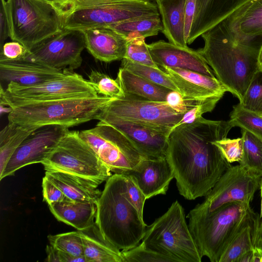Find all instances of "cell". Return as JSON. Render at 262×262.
I'll use <instances>...</instances> for the list:
<instances>
[{
	"label": "cell",
	"instance_id": "obj_1",
	"mask_svg": "<svg viewBox=\"0 0 262 262\" xmlns=\"http://www.w3.org/2000/svg\"><path fill=\"white\" fill-rule=\"evenodd\" d=\"M232 127L229 121L202 116L171 130L166 158L179 193L185 199L205 196L231 166L214 142L227 138Z\"/></svg>",
	"mask_w": 262,
	"mask_h": 262
},
{
	"label": "cell",
	"instance_id": "obj_2",
	"mask_svg": "<svg viewBox=\"0 0 262 262\" xmlns=\"http://www.w3.org/2000/svg\"><path fill=\"white\" fill-rule=\"evenodd\" d=\"M201 36L204 46L198 50L216 78L240 101L254 75L259 70L262 36L236 39L223 21Z\"/></svg>",
	"mask_w": 262,
	"mask_h": 262
},
{
	"label": "cell",
	"instance_id": "obj_3",
	"mask_svg": "<svg viewBox=\"0 0 262 262\" xmlns=\"http://www.w3.org/2000/svg\"><path fill=\"white\" fill-rule=\"evenodd\" d=\"M125 177L114 173L106 181L97 203L95 223L106 239L119 250L139 244L147 225L124 194Z\"/></svg>",
	"mask_w": 262,
	"mask_h": 262
},
{
	"label": "cell",
	"instance_id": "obj_4",
	"mask_svg": "<svg viewBox=\"0 0 262 262\" xmlns=\"http://www.w3.org/2000/svg\"><path fill=\"white\" fill-rule=\"evenodd\" d=\"M258 215L250 204L232 202L211 212L194 208L187 217L189 230L201 256L207 257L211 262H219L233 238Z\"/></svg>",
	"mask_w": 262,
	"mask_h": 262
},
{
	"label": "cell",
	"instance_id": "obj_5",
	"mask_svg": "<svg viewBox=\"0 0 262 262\" xmlns=\"http://www.w3.org/2000/svg\"><path fill=\"white\" fill-rule=\"evenodd\" d=\"M57 10L63 29L84 30L107 27L133 18L160 15L151 0H44Z\"/></svg>",
	"mask_w": 262,
	"mask_h": 262
},
{
	"label": "cell",
	"instance_id": "obj_6",
	"mask_svg": "<svg viewBox=\"0 0 262 262\" xmlns=\"http://www.w3.org/2000/svg\"><path fill=\"white\" fill-rule=\"evenodd\" d=\"M114 99L99 95L31 103L13 108L8 119L9 123L31 132L48 125L69 128L97 119L101 112Z\"/></svg>",
	"mask_w": 262,
	"mask_h": 262
},
{
	"label": "cell",
	"instance_id": "obj_7",
	"mask_svg": "<svg viewBox=\"0 0 262 262\" xmlns=\"http://www.w3.org/2000/svg\"><path fill=\"white\" fill-rule=\"evenodd\" d=\"M142 243L172 262H201V256L187 224L184 210L178 201L147 226Z\"/></svg>",
	"mask_w": 262,
	"mask_h": 262
},
{
	"label": "cell",
	"instance_id": "obj_8",
	"mask_svg": "<svg viewBox=\"0 0 262 262\" xmlns=\"http://www.w3.org/2000/svg\"><path fill=\"white\" fill-rule=\"evenodd\" d=\"M10 36L28 51L63 29L57 10L44 0H7Z\"/></svg>",
	"mask_w": 262,
	"mask_h": 262
},
{
	"label": "cell",
	"instance_id": "obj_9",
	"mask_svg": "<svg viewBox=\"0 0 262 262\" xmlns=\"http://www.w3.org/2000/svg\"><path fill=\"white\" fill-rule=\"evenodd\" d=\"M46 171L63 172L101 184L111 171L79 135L68 130L41 163Z\"/></svg>",
	"mask_w": 262,
	"mask_h": 262
},
{
	"label": "cell",
	"instance_id": "obj_10",
	"mask_svg": "<svg viewBox=\"0 0 262 262\" xmlns=\"http://www.w3.org/2000/svg\"><path fill=\"white\" fill-rule=\"evenodd\" d=\"M0 92V104L12 108L31 103L99 95L88 80L72 70L62 77L32 86L11 82L5 90L1 85Z\"/></svg>",
	"mask_w": 262,
	"mask_h": 262
},
{
	"label": "cell",
	"instance_id": "obj_11",
	"mask_svg": "<svg viewBox=\"0 0 262 262\" xmlns=\"http://www.w3.org/2000/svg\"><path fill=\"white\" fill-rule=\"evenodd\" d=\"M79 135L114 173H125L144 158L123 133L102 121Z\"/></svg>",
	"mask_w": 262,
	"mask_h": 262
},
{
	"label": "cell",
	"instance_id": "obj_12",
	"mask_svg": "<svg viewBox=\"0 0 262 262\" xmlns=\"http://www.w3.org/2000/svg\"><path fill=\"white\" fill-rule=\"evenodd\" d=\"M102 111L154 128L168 136L184 114L176 111L167 101H154L128 94L114 99Z\"/></svg>",
	"mask_w": 262,
	"mask_h": 262
},
{
	"label": "cell",
	"instance_id": "obj_13",
	"mask_svg": "<svg viewBox=\"0 0 262 262\" xmlns=\"http://www.w3.org/2000/svg\"><path fill=\"white\" fill-rule=\"evenodd\" d=\"M85 48L83 31L63 29L34 46L24 58L53 68L74 71L81 65Z\"/></svg>",
	"mask_w": 262,
	"mask_h": 262
},
{
	"label": "cell",
	"instance_id": "obj_14",
	"mask_svg": "<svg viewBox=\"0 0 262 262\" xmlns=\"http://www.w3.org/2000/svg\"><path fill=\"white\" fill-rule=\"evenodd\" d=\"M261 178L239 164L231 166L205 196L204 202L194 208L202 212H211L230 203L250 204L260 188Z\"/></svg>",
	"mask_w": 262,
	"mask_h": 262
},
{
	"label": "cell",
	"instance_id": "obj_15",
	"mask_svg": "<svg viewBox=\"0 0 262 262\" xmlns=\"http://www.w3.org/2000/svg\"><path fill=\"white\" fill-rule=\"evenodd\" d=\"M68 128L61 125H48L33 131L12 155L0 174V180L13 175L26 166L41 163L69 130Z\"/></svg>",
	"mask_w": 262,
	"mask_h": 262
},
{
	"label": "cell",
	"instance_id": "obj_16",
	"mask_svg": "<svg viewBox=\"0 0 262 262\" xmlns=\"http://www.w3.org/2000/svg\"><path fill=\"white\" fill-rule=\"evenodd\" d=\"M123 133L144 158L166 157L168 136L154 128L110 115L102 111L97 119Z\"/></svg>",
	"mask_w": 262,
	"mask_h": 262
},
{
	"label": "cell",
	"instance_id": "obj_17",
	"mask_svg": "<svg viewBox=\"0 0 262 262\" xmlns=\"http://www.w3.org/2000/svg\"><path fill=\"white\" fill-rule=\"evenodd\" d=\"M69 69L59 70L24 57L11 59L0 55V79L24 86L37 85L64 76Z\"/></svg>",
	"mask_w": 262,
	"mask_h": 262
},
{
	"label": "cell",
	"instance_id": "obj_18",
	"mask_svg": "<svg viewBox=\"0 0 262 262\" xmlns=\"http://www.w3.org/2000/svg\"><path fill=\"white\" fill-rule=\"evenodd\" d=\"M154 61L160 68H181L214 77L205 58L199 52L160 40L147 44Z\"/></svg>",
	"mask_w": 262,
	"mask_h": 262
},
{
	"label": "cell",
	"instance_id": "obj_19",
	"mask_svg": "<svg viewBox=\"0 0 262 262\" xmlns=\"http://www.w3.org/2000/svg\"><path fill=\"white\" fill-rule=\"evenodd\" d=\"M166 73L185 101H198L209 98L223 97L229 92L216 78L181 68H160Z\"/></svg>",
	"mask_w": 262,
	"mask_h": 262
},
{
	"label": "cell",
	"instance_id": "obj_20",
	"mask_svg": "<svg viewBox=\"0 0 262 262\" xmlns=\"http://www.w3.org/2000/svg\"><path fill=\"white\" fill-rule=\"evenodd\" d=\"M124 174L131 176L147 199L165 194L174 178L172 168L166 157L143 158L133 169Z\"/></svg>",
	"mask_w": 262,
	"mask_h": 262
},
{
	"label": "cell",
	"instance_id": "obj_21",
	"mask_svg": "<svg viewBox=\"0 0 262 262\" xmlns=\"http://www.w3.org/2000/svg\"><path fill=\"white\" fill-rule=\"evenodd\" d=\"M249 0H196L195 10L187 43L214 27Z\"/></svg>",
	"mask_w": 262,
	"mask_h": 262
},
{
	"label": "cell",
	"instance_id": "obj_22",
	"mask_svg": "<svg viewBox=\"0 0 262 262\" xmlns=\"http://www.w3.org/2000/svg\"><path fill=\"white\" fill-rule=\"evenodd\" d=\"M85 48L97 60L110 62L123 59L127 40L122 35L107 27L83 30Z\"/></svg>",
	"mask_w": 262,
	"mask_h": 262
},
{
	"label": "cell",
	"instance_id": "obj_23",
	"mask_svg": "<svg viewBox=\"0 0 262 262\" xmlns=\"http://www.w3.org/2000/svg\"><path fill=\"white\" fill-rule=\"evenodd\" d=\"M222 21L236 39L262 36V0H249Z\"/></svg>",
	"mask_w": 262,
	"mask_h": 262
},
{
	"label": "cell",
	"instance_id": "obj_24",
	"mask_svg": "<svg viewBox=\"0 0 262 262\" xmlns=\"http://www.w3.org/2000/svg\"><path fill=\"white\" fill-rule=\"evenodd\" d=\"M45 176L70 200L97 204L101 194L97 184L70 173L47 170Z\"/></svg>",
	"mask_w": 262,
	"mask_h": 262
},
{
	"label": "cell",
	"instance_id": "obj_25",
	"mask_svg": "<svg viewBox=\"0 0 262 262\" xmlns=\"http://www.w3.org/2000/svg\"><path fill=\"white\" fill-rule=\"evenodd\" d=\"M49 209L58 221L77 230H83L95 221L97 204L67 200L49 205Z\"/></svg>",
	"mask_w": 262,
	"mask_h": 262
},
{
	"label": "cell",
	"instance_id": "obj_26",
	"mask_svg": "<svg viewBox=\"0 0 262 262\" xmlns=\"http://www.w3.org/2000/svg\"><path fill=\"white\" fill-rule=\"evenodd\" d=\"M163 26L162 32L169 42L186 47L184 9L185 0H155Z\"/></svg>",
	"mask_w": 262,
	"mask_h": 262
},
{
	"label": "cell",
	"instance_id": "obj_27",
	"mask_svg": "<svg viewBox=\"0 0 262 262\" xmlns=\"http://www.w3.org/2000/svg\"><path fill=\"white\" fill-rule=\"evenodd\" d=\"M79 231L86 262H123L120 250L105 238L95 222Z\"/></svg>",
	"mask_w": 262,
	"mask_h": 262
},
{
	"label": "cell",
	"instance_id": "obj_28",
	"mask_svg": "<svg viewBox=\"0 0 262 262\" xmlns=\"http://www.w3.org/2000/svg\"><path fill=\"white\" fill-rule=\"evenodd\" d=\"M116 80L124 94L154 101H166L167 95L172 91L121 67L118 71Z\"/></svg>",
	"mask_w": 262,
	"mask_h": 262
},
{
	"label": "cell",
	"instance_id": "obj_29",
	"mask_svg": "<svg viewBox=\"0 0 262 262\" xmlns=\"http://www.w3.org/2000/svg\"><path fill=\"white\" fill-rule=\"evenodd\" d=\"M127 41L137 38L157 35L163 30L160 15H152L128 19L108 27Z\"/></svg>",
	"mask_w": 262,
	"mask_h": 262
},
{
	"label": "cell",
	"instance_id": "obj_30",
	"mask_svg": "<svg viewBox=\"0 0 262 262\" xmlns=\"http://www.w3.org/2000/svg\"><path fill=\"white\" fill-rule=\"evenodd\" d=\"M260 219L243 228L226 248L219 262H237L239 257L246 252L254 248L255 234Z\"/></svg>",
	"mask_w": 262,
	"mask_h": 262
},
{
	"label": "cell",
	"instance_id": "obj_31",
	"mask_svg": "<svg viewBox=\"0 0 262 262\" xmlns=\"http://www.w3.org/2000/svg\"><path fill=\"white\" fill-rule=\"evenodd\" d=\"M32 132L9 123L0 132V174L21 142Z\"/></svg>",
	"mask_w": 262,
	"mask_h": 262
},
{
	"label": "cell",
	"instance_id": "obj_32",
	"mask_svg": "<svg viewBox=\"0 0 262 262\" xmlns=\"http://www.w3.org/2000/svg\"><path fill=\"white\" fill-rule=\"evenodd\" d=\"M243 153L239 164L262 177V139L242 128Z\"/></svg>",
	"mask_w": 262,
	"mask_h": 262
},
{
	"label": "cell",
	"instance_id": "obj_33",
	"mask_svg": "<svg viewBox=\"0 0 262 262\" xmlns=\"http://www.w3.org/2000/svg\"><path fill=\"white\" fill-rule=\"evenodd\" d=\"M121 61L120 67L151 82L179 92L178 89L168 74L161 68L156 69L150 66L138 64L125 58L122 59Z\"/></svg>",
	"mask_w": 262,
	"mask_h": 262
},
{
	"label": "cell",
	"instance_id": "obj_34",
	"mask_svg": "<svg viewBox=\"0 0 262 262\" xmlns=\"http://www.w3.org/2000/svg\"><path fill=\"white\" fill-rule=\"evenodd\" d=\"M48 238L50 245L59 251L74 257L84 256L82 239L79 230L49 235Z\"/></svg>",
	"mask_w": 262,
	"mask_h": 262
},
{
	"label": "cell",
	"instance_id": "obj_35",
	"mask_svg": "<svg viewBox=\"0 0 262 262\" xmlns=\"http://www.w3.org/2000/svg\"><path fill=\"white\" fill-rule=\"evenodd\" d=\"M229 121L233 127H240L262 139V116L243 108L239 103L233 106Z\"/></svg>",
	"mask_w": 262,
	"mask_h": 262
},
{
	"label": "cell",
	"instance_id": "obj_36",
	"mask_svg": "<svg viewBox=\"0 0 262 262\" xmlns=\"http://www.w3.org/2000/svg\"><path fill=\"white\" fill-rule=\"evenodd\" d=\"M239 104L262 116V71L260 69L254 75Z\"/></svg>",
	"mask_w": 262,
	"mask_h": 262
},
{
	"label": "cell",
	"instance_id": "obj_37",
	"mask_svg": "<svg viewBox=\"0 0 262 262\" xmlns=\"http://www.w3.org/2000/svg\"><path fill=\"white\" fill-rule=\"evenodd\" d=\"M88 77V80L98 95L114 98H120L124 95L116 79L114 80L104 73L92 71Z\"/></svg>",
	"mask_w": 262,
	"mask_h": 262
},
{
	"label": "cell",
	"instance_id": "obj_38",
	"mask_svg": "<svg viewBox=\"0 0 262 262\" xmlns=\"http://www.w3.org/2000/svg\"><path fill=\"white\" fill-rule=\"evenodd\" d=\"M145 39L137 37L128 40L124 58L138 64L160 69L152 60Z\"/></svg>",
	"mask_w": 262,
	"mask_h": 262
},
{
	"label": "cell",
	"instance_id": "obj_39",
	"mask_svg": "<svg viewBox=\"0 0 262 262\" xmlns=\"http://www.w3.org/2000/svg\"><path fill=\"white\" fill-rule=\"evenodd\" d=\"M121 252L123 262H172L166 256L147 248L142 242Z\"/></svg>",
	"mask_w": 262,
	"mask_h": 262
},
{
	"label": "cell",
	"instance_id": "obj_40",
	"mask_svg": "<svg viewBox=\"0 0 262 262\" xmlns=\"http://www.w3.org/2000/svg\"><path fill=\"white\" fill-rule=\"evenodd\" d=\"M123 174L125 177L124 194L136 208L140 217L143 219V208L146 200L145 196L131 176L128 174Z\"/></svg>",
	"mask_w": 262,
	"mask_h": 262
},
{
	"label": "cell",
	"instance_id": "obj_41",
	"mask_svg": "<svg viewBox=\"0 0 262 262\" xmlns=\"http://www.w3.org/2000/svg\"><path fill=\"white\" fill-rule=\"evenodd\" d=\"M223 156L230 163L241 161L243 153L242 137L231 139L227 138L214 142Z\"/></svg>",
	"mask_w": 262,
	"mask_h": 262
},
{
	"label": "cell",
	"instance_id": "obj_42",
	"mask_svg": "<svg viewBox=\"0 0 262 262\" xmlns=\"http://www.w3.org/2000/svg\"><path fill=\"white\" fill-rule=\"evenodd\" d=\"M222 98L220 96H215L196 101L194 106L184 114L183 118L175 127L182 124L191 123L202 117L203 114L211 112Z\"/></svg>",
	"mask_w": 262,
	"mask_h": 262
},
{
	"label": "cell",
	"instance_id": "obj_43",
	"mask_svg": "<svg viewBox=\"0 0 262 262\" xmlns=\"http://www.w3.org/2000/svg\"><path fill=\"white\" fill-rule=\"evenodd\" d=\"M42 188L43 201L49 205L58 202L70 200L58 187L46 176L42 179Z\"/></svg>",
	"mask_w": 262,
	"mask_h": 262
},
{
	"label": "cell",
	"instance_id": "obj_44",
	"mask_svg": "<svg viewBox=\"0 0 262 262\" xmlns=\"http://www.w3.org/2000/svg\"><path fill=\"white\" fill-rule=\"evenodd\" d=\"M166 101L176 111L183 114L192 108L196 102L185 101L179 92L173 91L168 94Z\"/></svg>",
	"mask_w": 262,
	"mask_h": 262
},
{
	"label": "cell",
	"instance_id": "obj_45",
	"mask_svg": "<svg viewBox=\"0 0 262 262\" xmlns=\"http://www.w3.org/2000/svg\"><path fill=\"white\" fill-rule=\"evenodd\" d=\"M47 257L46 261L53 262H83L86 261L85 257H74L67 253L60 251L51 245H47L46 248Z\"/></svg>",
	"mask_w": 262,
	"mask_h": 262
},
{
	"label": "cell",
	"instance_id": "obj_46",
	"mask_svg": "<svg viewBox=\"0 0 262 262\" xmlns=\"http://www.w3.org/2000/svg\"><path fill=\"white\" fill-rule=\"evenodd\" d=\"M28 51L22 44L13 41L4 44L1 49V54L8 59H15L24 57Z\"/></svg>",
	"mask_w": 262,
	"mask_h": 262
},
{
	"label": "cell",
	"instance_id": "obj_47",
	"mask_svg": "<svg viewBox=\"0 0 262 262\" xmlns=\"http://www.w3.org/2000/svg\"><path fill=\"white\" fill-rule=\"evenodd\" d=\"M0 12V45L1 49L4 44V41L10 36V23L7 7V1L1 0Z\"/></svg>",
	"mask_w": 262,
	"mask_h": 262
},
{
	"label": "cell",
	"instance_id": "obj_48",
	"mask_svg": "<svg viewBox=\"0 0 262 262\" xmlns=\"http://www.w3.org/2000/svg\"><path fill=\"white\" fill-rule=\"evenodd\" d=\"M196 1V0H185V2L184 9V31L186 42L194 18Z\"/></svg>",
	"mask_w": 262,
	"mask_h": 262
},
{
	"label": "cell",
	"instance_id": "obj_49",
	"mask_svg": "<svg viewBox=\"0 0 262 262\" xmlns=\"http://www.w3.org/2000/svg\"><path fill=\"white\" fill-rule=\"evenodd\" d=\"M254 247H257L262 251V217H260L256 229Z\"/></svg>",
	"mask_w": 262,
	"mask_h": 262
},
{
	"label": "cell",
	"instance_id": "obj_50",
	"mask_svg": "<svg viewBox=\"0 0 262 262\" xmlns=\"http://www.w3.org/2000/svg\"><path fill=\"white\" fill-rule=\"evenodd\" d=\"M253 249L243 254L239 257L237 262H253Z\"/></svg>",
	"mask_w": 262,
	"mask_h": 262
},
{
	"label": "cell",
	"instance_id": "obj_51",
	"mask_svg": "<svg viewBox=\"0 0 262 262\" xmlns=\"http://www.w3.org/2000/svg\"><path fill=\"white\" fill-rule=\"evenodd\" d=\"M259 189L260 190V195H261L260 211L259 216H260V217L261 218L262 217V178L261 179V182H260Z\"/></svg>",
	"mask_w": 262,
	"mask_h": 262
},
{
	"label": "cell",
	"instance_id": "obj_52",
	"mask_svg": "<svg viewBox=\"0 0 262 262\" xmlns=\"http://www.w3.org/2000/svg\"><path fill=\"white\" fill-rule=\"evenodd\" d=\"M258 63L259 69L262 71V47L259 56Z\"/></svg>",
	"mask_w": 262,
	"mask_h": 262
}]
</instances>
